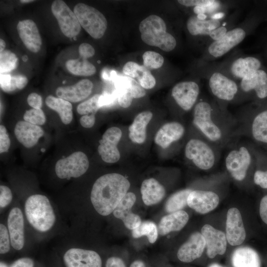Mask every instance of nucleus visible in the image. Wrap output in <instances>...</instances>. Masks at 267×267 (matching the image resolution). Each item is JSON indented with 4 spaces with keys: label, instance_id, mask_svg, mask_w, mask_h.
I'll use <instances>...</instances> for the list:
<instances>
[{
    "label": "nucleus",
    "instance_id": "nucleus-1",
    "mask_svg": "<svg viewBox=\"0 0 267 267\" xmlns=\"http://www.w3.org/2000/svg\"><path fill=\"white\" fill-rule=\"evenodd\" d=\"M130 187L128 179L119 174L110 173L101 176L95 181L91 191L90 200L94 208L102 216L110 215Z\"/></svg>",
    "mask_w": 267,
    "mask_h": 267
},
{
    "label": "nucleus",
    "instance_id": "nucleus-2",
    "mask_svg": "<svg viewBox=\"0 0 267 267\" xmlns=\"http://www.w3.org/2000/svg\"><path fill=\"white\" fill-rule=\"evenodd\" d=\"M250 17L228 30L219 40L210 43L204 49L203 61L209 62L221 57L239 44L251 30Z\"/></svg>",
    "mask_w": 267,
    "mask_h": 267
},
{
    "label": "nucleus",
    "instance_id": "nucleus-3",
    "mask_svg": "<svg viewBox=\"0 0 267 267\" xmlns=\"http://www.w3.org/2000/svg\"><path fill=\"white\" fill-rule=\"evenodd\" d=\"M139 30L141 40L148 45L166 52L174 50L177 45L176 38L167 32L165 22L156 15H150L141 21Z\"/></svg>",
    "mask_w": 267,
    "mask_h": 267
},
{
    "label": "nucleus",
    "instance_id": "nucleus-4",
    "mask_svg": "<svg viewBox=\"0 0 267 267\" xmlns=\"http://www.w3.org/2000/svg\"><path fill=\"white\" fill-rule=\"evenodd\" d=\"M203 76L207 80L212 94L219 100L223 102L233 101L241 91L239 83L215 64L204 62Z\"/></svg>",
    "mask_w": 267,
    "mask_h": 267
},
{
    "label": "nucleus",
    "instance_id": "nucleus-5",
    "mask_svg": "<svg viewBox=\"0 0 267 267\" xmlns=\"http://www.w3.org/2000/svg\"><path fill=\"white\" fill-rule=\"evenodd\" d=\"M25 213L30 224L39 231H48L55 221V216L48 199L42 194L32 195L27 199Z\"/></svg>",
    "mask_w": 267,
    "mask_h": 267
},
{
    "label": "nucleus",
    "instance_id": "nucleus-6",
    "mask_svg": "<svg viewBox=\"0 0 267 267\" xmlns=\"http://www.w3.org/2000/svg\"><path fill=\"white\" fill-rule=\"evenodd\" d=\"M238 14L239 12L236 10L227 17L222 19L212 17L199 18L193 14L186 21V28L192 36L202 38L206 47L210 43L218 40L219 27L229 24H235Z\"/></svg>",
    "mask_w": 267,
    "mask_h": 267
},
{
    "label": "nucleus",
    "instance_id": "nucleus-7",
    "mask_svg": "<svg viewBox=\"0 0 267 267\" xmlns=\"http://www.w3.org/2000/svg\"><path fill=\"white\" fill-rule=\"evenodd\" d=\"M73 12L85 31L93 38H102L107 27V21L104 15L93 7L84 3H77Z\"/></svg>",
    "mask_w": 267,
    "mask_h": 267
},
{
    "label": "nucleus",
    "instance_id": "nucleus-8",
    "mask_svg": "<svg viewBox=\"0 0 267 267\" xmlns=\"http://www.w3.org/2000/svg\"><path fill=\"white\" fill-rule=\"evenodd\" d=\"M213 112V106L209 101L200 100L194 107L193 123L209 139L217 141L222 133L212 119Z\"/></svg>",
    "mask_w": 267,
    "mask_h": 267
},
{
    "label": "nucleus",
    "instance_id": "nucleus-9",
    "mask_svg": "<svg viewBox=\"0 0 267 267\" xmlns=\"http://www.w3.org/2000/svg\"><path fill=\"white\" fill-rule=\"evenodd\" d=\"M215 65L239 83L243 78L261 69L262 63L255 56L242 55L232 57Z\"/></svg>",
    "mask_w": 267,
    "mask_h": 267
},
{
    "label": "nucleus",
    "instance_id": "nucleus-10",
    "mask_svg": "<svg viewBox=\"0 0 267 267\" xmlns=\"http://www.w3.org/2000/svg\"><path fill=\"white\" fill-rule=\"evenodd\" d=\"M180 4L193 7V15L198 18L209 16L222 19L229 16L228 11L233 2L216 0H178Z\"/></svg>",
    "mask_w": 267,
    "mask_h": 267
},
{
    "label": "nucleus",
    "instance_id": "nucleus-11",
    "mask_svg": "<svg viewBox=\"0 0 267 267\" xmlns=\"http://www.w3.org/2000/svg\"><path fill=\"white\" fill-rule=\"evenodd\" d=\"M89 164L87 156L83 152L76 151L58 160L55 171L56 176L61 179L78 178L87 172Z\"/></svg>",
    "mask_w": 267,
    "mask_h": 267
},
{
    "label": "nucleus",
    "instance_id": "nucleus-12",
    "mask_svg": "<svg viewBox=\"0 0 267 267\" xmlns=\"http://www.w3.org/2000/svg\"><path fill=\"white\" fill-rule=\"evenodd\" d=\"M53 15L56 19L62 33L67 37L74 38L81 30V26L75 14L61 0H54L51 6Z\"/></svg>",
    "mask_w": 267,
    "mask_h": 267
},
{
    "label": "nucleus",
    "instance_id": "nucleus-13",
    "mask_svg": "<svg viewBox=\"0 0 267 267\" xmlns=\"http://www.w3.org/2000/svg\"><path fill=\"white\" fill-rule=\"evenodd\" d=\"M185 155L197 168L203 170L210 169L215 164L213 150L207 143L198 139H191L187 142Z\"/></svg>",
    "mask_w": 267,
    "mask_h": 267
},
{
    "label": "nucleus",
    "instance_id": "nucleus-14",
    "mask_svg": "<svg viewBox=\"0 0 267 267\" xmlns=\"http://www.w3.org/2000/svg\"><path fill=\"white\" fill-rule=\"evenodd\" d=\"M251 162L250 153L244 146L230 151L225 160L227 171L234 179L238 181L245 178Z\"/></svg>",
    "mask_w": 267,
    "mask_h": 267
},
{
    "label": "nucleus",
    "instance_id": "nucleus-15",
    "mask_svg": "<svg viewBox=\"0 0 267 267\" xmlns=\"http://www.w3.org/2000/svg\"><path fill=\"white\" fill-rule=\"evenodd\" d=\"M122 135L121 130L113 127L108 129L99 140L97 151L103 161L114 163L120 158V153L117 144Z\"/></svg>",
    "mask_w": 267,
    "mask_h": 267
},
{
    "label": "nucleus",
    "instance_id": "nucleus-16",
    "mask_svg": "<svg viewBox=\"0 0 267 267\" xmlns=\"http://www.w3.org/2000/svg\"><path fill=\"white\" fill-rule=\"evenodd\" d=\"M199 93V85L193 81L179 82L172 90V96L176 103L186 111L195 105Z\"/></svg>",
    "mask_w": 267,
    "mask_h": 267
},
{
    "label": "nucleus",
    "instance_id": "nucleus-17",
    "mask_svg": "<svg viewBox=\"0 0 267 267\" xmlns=\"http://www.w3.org/2000/svg\"><path fill=\"white\" fill-rule=\"evenodd\" d=\"M66 267H101L102 262L97 253L92 250L71 248L64 255Z\"/></svg>",
    "mask_w": 267,
    "mask_h": 267
},
{
    "label": "nucleus",
    "instance_id": "nucleus-18",
    "mask_svg": "<svg viewBox=\"0 0 267 267\" xmlns=\"http://www.w3.org/2000/svg\"><path fill=\"white\" fill-rule=\"evenodd\" d=\"M226 237L231 246L241 244L246 238V232L241 213L236 208H230L227 213Z\"/></svg>",
    "mask_w": 267,
    "mask_h": 267
},
{
    "label": "nucleus",
    "instance_id": "nucleus-19",
    "mask_svg": "<svg viewBox=\"0 0 267 267\" xmlns=\"http://www.w3.org/2000/svg\"><path fill=\"white\" fill-rule=\"evenodd\" d=\"M201 234L204 238L207 254L209 258H214L216 255L225 253L227 246L225 234L210 224L204 225L201 229Z\"/></svg>",
    "mask_w": 267,
    "mask_h": 267
},
{
    "label": "nucleus",
    "instance_id": "nucleus-20",
    "mask_svg": "<svg viewBox=\"0 0 267 267\" xmlns=\"http://www.w3.org/2000/svg\"><path fill=\"white\" fill-rule=\"evenodd\" d=\"M220 201L219 196L211 191L192 190L187 198V205L196 212L205 214L214 210Z\"/></svg>",
    "mask_w": 267,
    "mask_h": 267
},
{
    "label": "nucleus",
    "instance_id": "nucleus-21",
    "mask_svg": "<svg viewBox=\"0 0 267 267\" xmlns=\"http://www.w3.org/2000/svg\"><path fill=\"white\" fill-rule=\"evenodd\" d=\"M135 200L136 196L134 193L127 192L113 212L116 218L121 220L125 226L132 230L138 227L141 222L139 216L131 210Z\"/></svg>",
    "mask_w": 267,
    "mask_h": 267
},
{
    "label": "nucleus",
    "instance_id": "nucleus-22",
    "mask_svg": "<svg viewBox=\"0 0 267 267\" xmlns=\"http://www.w3.org/2000/svg\"><path fill=\"white\" fill-rule=\"evenodd\" d=\"M7 227L11 245L14 249L20 250L24 245V223L22 211L19 208L14 207L10 211Z\"/></svg>",
    "mask_w": 267,
    "mask_h": 267
},
{
    "label": "nucleus",
    "instance_id": "nucleus-23",
    "mask_svg": "<svg viewBox=\"0 0 267 267\" xmlns=\"http://www.w3.org/2000/svg\"><path fill=\"white\" fill-rule=\"evenodd\" d=\"M19 36L26 47L33 52L41 49L42 40L36 24L31 19L20 21L17 25Z\"/></svg>",
    "mask_w": 267,
    "mask_h": 267
},
{
    "label": "nucleus",
    "instance_id": "nucleus-24",
    "mask_svg": "<svg viewBox=\"0 0 267 267\" xmlns=\"http://www.w3.org/2000/svg\"><path fill=\"white\" fill-rule=\"evenodd\" d=\"M205 247V241L201 233H193L179 248L177 257L182 262H191L201 256Z\"/></svg>",
    "mask_w": 267,
    "mask_h": 267
},
{
    "label": "nucleus",
    "instance_id": "nucleus-25",
    "mask_svg": "<svg viewBox=\"0 0 267 267\" xmlns=\"http://www.w3.org/2000/svg\"><path fill=\"white\" fill-rule=\"evenodd\" d=\"M93 86L92 83L89 80L83 79L72 86L57 88L56 94L58 97L70 102H78L89 95Z\"/></svg>",
    "mask_w": 267,
    "mask_h": 267
},
{
    "label": "nucleus",
    "instance_id": "nucleus-26",
    "mask_svg": "<svg viewBox=\"0 0 267 267\" xmlns=\"http://www.w3.org/2000/svg\"><path fill=\"white\" fill-rule=\"evenodd\" d=\"M241 91H254L260 99L267 97V73L262 69L242 79L239 83Z\"/></svg>",
    "mask_w": 267,
    "mask_h": 267
},
{
    "label": "nucleus",
    "instance_id": "nucleus-27",
    "mask_svg": "<svg viewBox=\"0 0 267 267\" xmlns=\"http://www.w3.org/2000/svg\"><path fill=\"white\" fill-rule=\"evenodd\" d=\"M14 132L17 140L26 148L35 146L44 134V131L40 126L25 121H19L16 123Z\"/></svg>",
    "mask_w": 267,
    "mask_h": 267
},
{
    "label": "nucleus",
    "instance_id": "nucleus-28",
    "mask_svg": "<svg viewBox=\"0 0 267 267\" xmlns=\"http://www.w3.org/2000/svg\"><path fill=\"white\" fill-rule=\"evenodd\" d=\"M184 131V128L178 122L167 123L157 132L154 138L155 142L162 148H167L172 143L180 139Z\"/></svg>",
    "mask_w": 267,
    "mask_h": 267
},
{
    "label": "nucleus",
    "instance_id": "nucleus-29",
    "mask_svg": "<svg viewBox=\"0 0 267 267\" xmlns=\"http://www.w3.org/2000/svg\"><path fill=\"white\" fill-rule=\"evenodd\" d=\"M124 74L132 78H136L139 85L145 89H151L156 84V80L148 69L136 62L129 61L123 68Z\"/></svg>",
    "mask_w": 267,
    "mask_h": 267
},
{
    "label": "nucleus",
    "instance_id": "nucleus-30",
    "mask_svg": "<svg viewBox=\"0 0 267 267\" xmlns=\"http://www.w3.org/2000/svg\"><path fill=\"white\" fill-rule=\"evenodd\" d=\"M189 220L187 213L182 210L170 213L160 220L158 231L161 235H165L172 231L181 230Z\"/></svg>",
    "mask_w": 267,
    "mask_h": 267
},
{
    "label": "nucleus",
    "instance_id": "nucleus-31",
    "mask_svg": "<svg viewBox=\"0 0 267 267\" xmlns=\"http://www.w3.org/2000/svg\"><path fill=\"white\" fill-rule=\"evenodd\" d=\"M140 191L143 203L148 206L160 202L166 193L164 187L154 178L145 179L141 184Z\"/></svg>",
    "mask_w": 267,
    "mask_h": 267
},
{
    "label": "nucleus",
    "instance_id": "nucleus-32",
    "mask_svg": "<svg viewBox=\"0 0 267 267\" xmlns=\"http://www.w3.org/2000/svg\"><path fill=\"white\" fill-rule=\"evenodd\" d=\"M152 117V113L147 111L139 113L134 118L129 128V136L132 142L141 144L145 141L146 137V128Z\"/></svg>",
    "mask_w": 267,
    "mask_h": 267
},
{
    "label": "nucleus",
    "instance_id": "nucleus-33",
    "mask_svg": "<svg viewBox=\"0 0 267 267\" xmlns=\"http://www.w3.org/2000/svg\"><path fill=\"white\" fill-rule=\"evenodd\" d=\"M233 267H260V259L257 252L248 247H241L234 251L231 256Z\"/></svg>",
    "mask_w": 267,
    "mask_h": 267
},
{
    "label": "nucleus",
    "instance_id": "nucleus-34",
    "mask_svg": "<svg viewBox=\"0 0 267 267\" xmlns=\"http://www.w3.org/2000/svg\"><path fill=\"white\" fill-rule=\"evenodd\" d=\"M45 102L49 108L58 113L64 124L68 125L71 122L73 119V107L71 102L51 95L46 97Z\"/></svg>",
    "mask_w": 267,
    "mask_h": 267
},
{
    "label": "nucleus",
    "instance_id": "nucleus-35",
    "mask_svg": "<svg viewBox=\"0 0 267 267\" xmlns=\"http://www.w3.org/2000/svg\"><path fill=\"white\" fill-rule=\"evenodd\" d=\"M27 78L23 75L12 76L8 74H0V85L2 90L11 93L22 89L28 84Z\"/></svg>",
    "mask_w": 267,
    "mask_h": 267
},
{
    "label": "nucleus",
    "instance_id": "nucleus-36",
    "mask_svg": "<svg viewBox=\"0 0 267 267\" xmlns=\"http://www.w3.org/2000/svg\"><path fill=\"white\" fill-rule=\"evenodd\" d=\"M65 65L68 70L75 75L89 76L96 72V68L92 63L81 57L68 60Z\"/></svg>",
    "mask_w": 267,
    "mask_h": 267
},
{
    "label": "nucleus",
    "instance_id": "nucleus-37",
    "mask_svg": "<svg viewBox=\"0 0 267 267\" xmlns=\"http://www.w3.org/2000/svg\"><path fill=\"white\" fill-rule=\"evenodd\" d=\"M251 133L256 140L267 143V109L260 112L254 118Z\"/></svg>",
    "mask_w": 267,
    "mask_h": 267
},
{
    "label": "nucleus",
    "instance_id": "nucleus-38",
    "mask_svg": "<svg viewBox=\"0 0 267 267\" xmlns=\"http://www.w3.org/2000/svg\"><path fill=\"white\" fill-rule=\"evenodd\" d=\"M192 191L190 189L180 190L171 195L165 204L167 212L172 213L181 210L187 205V198Z\"/></svg>",
    "mask_w": 267,
    "mask_h": 267
},
{
    "label": "nucleus",
    "instance_id": "nucleus-39",
    "mask_svg": "<svg viewBox=\"0 0 267 267\" xmlns=\"http://www.w3.org/2000/svg\"><path fill=\"white\" fill-rule=\"evenodd\" d=\"M158 231L156 225L153 222L144 221L141 222L138 227L133 230L132 235L135 238L146 236L149 242L153 243L157 239Z\"/></svg>",
    "mask_w": 267,
    "mask_h": 267
},
{
    "label": "nucleus",
    "instance_id": "nucleus-40",
    "mask_svg": "<svg viewBox=\"0 0 267 267\" xmlns=\"http://www.w3.org/2000/svg\"><path fill=\"white\" fill-rule=\"evenodd\" d=\"M18 63V57L13 52L6 49L0 52V74H5L15 69Z\"/></svg>",
    "mask_w": 267,
    "mask_h": 267
},
{
    "label": "nucleus",
    "instance_id": "nucleus-41",
    "mask_svg": "<svg viewBox=\"0 0 267 267\" xmlns=\"http://www.w3.org/2000/svg\"><path fill=\"white\" fill-rule=\"evenodd\" d=\"M100 94H95L89 99L82 102L77 107V112L82 115L95 114L99 110L98 100Z\"/></svg>",
    "mask_w": 267,
    "mask_h": 267
},
{
    "label": "nucleus",
    "instance_id": "nucleus-42",
    "mask_svg": "<svg viewBox=\"0 0 267 267\" xmlns=\"http://www.w3.org/2000/svg\"><path fill=\"white\" fill-rule=\"evenodd\" d=\"M143 65L147 69H156L162 66L164 59L159 53L147 51L143 55Z\"/></svg>",
    "mask_w": 267,
    "mask_h": 267
},
{
    "label": "nucleus",
    "instance_id": "nucleus-43",
    "mask_svg": "<svg viewBox=\"0 0 267 267\" xmlns=\"http://www.w3.org/2000/svg\"><path fill=\"white\" fill-rule=\"evenodd\" d=\"M23 119L25 121L40 126L46 122L45 115L42 109L32 108L26 111Z\"/></svg>",
    "mask_w": 267,
    "mask_h": 267
},
{
    "label": "nucleus",
    "instance_id": "nucleus-44",
    "mask_svg": "<svg viewBox=\"0 0 267 267\" xmlns=\"http://www.w3.org/2000/svg\"><path fill=\"white\" fill-rule=\"evenodd\" d=\"M10 236L8 229L5 226L0 224V253L3 254L7 253L10 249Z\"/></svg>",
    "mask_w": 267,
    "mask_h": 267
},
{
    "label": "nucleus",
    "instance_id": "nucleus-45",
    "mask_svg": "<svg viewBox=\"0 0 267 267\" xmlns=\"http://www.w3.org/2000/svg\"><path fill=\"white\" fill-rule=\"evenodd\" d=\"M10 146V139L6 128L0 126V153L7 152Z\"/></svg>",
    "mask_w": 267,
    "mask_h": 267
},
{
    "label": "nucleus",
    "instance_id": "nucleus-46",
    "mask_svg": "<svg viewBox=\"0 0 267 267\" xmlns=\"http://www.w3.org/2000/svg\"><path fill=\"white\" fill-rule=\"evenodd\" d=\"M12 199L11 190L6 186H0V207L3 208L10 204Z\"/></svg>",
    "mask_w": 267,
    "mask_h": 267
},
{
    "label": "nucleus",
    "instance_id": "nucleus-47",
    "mask_svg": "<svg viewBox=\"0 0 267 267\" xmlns=\"http://www.w3.org/2000/svg\"><path fill=\"white\" fill-rule=\"evenodd\" d=\"M117 100V97L116 93H103L100 94L98 100V105L100 108L103 106H108L113 104L116 100Z\"/></svg>",
    "mask_w": 267,
    "mask_h": 267
},
{
    "label": "nucleus",
    "instance_id": "nucleus-48",
    "mask_svg": "<svg viewBox=\"0 0 267 267\" xmlns=\"http://www.w3.org/2000/svg\"><path fill=\"white\" fill-rule=\"evenodd\" d=\"M131 92L133 98H139L143 97L146 92L144 89L134 79L132 78L131 83Z\"/></svg>",
    "mask_w": 267,
    "mask_h": 267
},
{
    "label": "nucleus",
    "instance_id": "nucleus-49",
    "mask_svg": "<svg viewBox=\"0 0 267 267\" xmlns=\"http://www.w3.org/2000/svg\"><path fill=\"white\" fill-rule=\"evenodd\" d=\"M79 52L81 58L87 59L94 55L95 50L91 45L84 43L79 46Z\"/></svg>",
    "mask_w": 267,
    "mask_h": 267
},
{
    "label": "nucleus",
    "instance_id": "nucleus-50",
    "mask_svg": "<svg viewBox=\"0 0 267 267\" xmlns=\"http://www.w3.org/2000/svg\"><path fill=\"white\" fill-rule=\"evenodd\" d=\"M254 181L261 187L267 189V171H256L254 176Z\"/></svg>",
    "mask_w": 267,
    "mask_h": 267
},
{
    "label": "nucleus",
    "instance_id": "nucleus-51",
    "mask_svg": "<svg viewBox=\"0 0 267 267\" xmlns=\"http://www.w3.org/2000/svg\"><path fill=\"white\" fill-rule=\"evenodd\" d=\"M27 101L29 105L34 109H41L43 105L42 96L36 92L29 94Z\"/></svg>",
    "mask_w": 267,
    "mask_h": 267
},
{
    "label": "nucleus",
    "instance_id": "nucleus-52",
    "mask_svg": "<svg viewBox=\"0 0 267 267\" xmlns=\"http://www.w3.org/2000/svg\"><path fill=\"white\" fill-rule=\"evenodd\" d=\"M95 121V114L83 115L80 119V123L85 128H90L93 126Z\"/></svg>",
    "mask_w": 267,
    "mask_h": 267
},
{
    "label": "nucleus",
    "instance_id": "nucleus-53",
    "mask_svg": "<svg viewBox=\"0 0 267 267\" xmlns=\"http://www.w3.org/2000/svg\"><path fill=\"white\" fill-rule=\"evenodd\" d=\"M34 263L29 258H21L14 262L9 267H34Z\"/></svg>",
    "mask_w": 267,
    "mask_h": 267
},
{
    "label": "nucleus",
    "instance_id": "nucleus-54",
    "mask_svg": "<svg viewBox=\"0 0 267 267\" xmlns=\"http://www.w3.org/2000/svg\"><path fill=\"white\" fill-rule=\"evenodd\" d=\"M259 212L261 219L267 224V195L261 200Z\"/></svg>",
    "mask_w": 267,
    "mask_h": 267
},
{
    "label": "nucleus",
    "instance_id": "nucleus-55",
    "mask_svg": "<svg viewBox=\"0 0 267 267\" xmlns=\"http://www.w3.org/2000/svg\"><path fill=\"white\" fill-rule=\"evenodd\" d=\"M106 267H126V266L123 261L120 258L112 257L107 259Z\"/></svg>",
    "mask_w": 267,
    "mask_h": 267
},
{
    "label": "nucleus",
    "instance_id": "nucleus-56",
    "mask_svg": "<svg viewBox=\"0 0 267 267\" xmlns=\"http://www.w3.org/2000/svg\"><path fill=\"white\" fill-rule=\"evenodd\" d=\"M130 267H145L144 263L140 260L134 261L131 265Z\"/></svg>",
    "mask_w": 267,
    "mask_h": 267
},
{
    "label": "nucleus",
    "instance_id": "nucleus-57",
    "mask_svg": "<svg viewBox=\"0 0 267 267\" xmlns=\"http://www.w3.org/2000/svg\"><path fill=\"white\" fill-rule=\"evenodd\" d=\"M5 45H6V44L4 41L3 39H0V52L5 50L4 49L5 47Z\"/></svg>",
    "mask_w": 267,
    "mask_h": 267
},
{
    "label": "nucleus",
    "instance_id": "nucleus-58",
    "mask_svg": "<svg viewBox=\"0 0 267 267\" xmlns=\"http://www.w3.org/2000/svg\"><path fill=\"white\" fill-rule=\"evenodd\" d=\"M21 3H27L34 1L33 0H21L20 1Z\"/></svg>",
    "mask_w": 267,
    "mask_h": 267
},
{
    "label": "nucleus",
    "instance_id": "nucleus-59",
    "mask_svg": "<svg viewBox=\"0 0 267 267\" xmlns=\"http://www.w3.org/2000/svg\"><path fill=\"white\" fill-rule=\"evenodd\" d=\"M209 267H222V266H221V265L218 264H216V263H214V264H212L211 265H210Z\"/></svg>",
    "mask_w": 267,
    "mask_h": 267
},
{
    "label": "nucleus",
    "instance_id": "nucleus-60",
    "mask_svg": "<svg viewBox=\"0 0 267 267\" xmlns=\"http://www.w3.org/2000/svg\"><path fill=\"white\" fill-rule=\"evenodd\" d=\"M0 267H8V266H7V265L3 263V262H0Z\"/></svg>",
    "mask_w": 267,
    "mask_h": 267
}]
</instances>
